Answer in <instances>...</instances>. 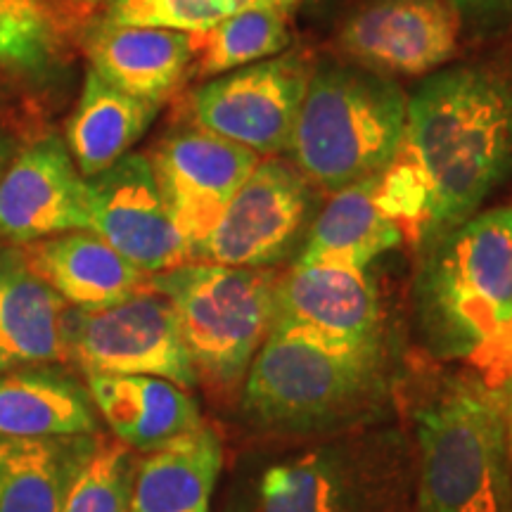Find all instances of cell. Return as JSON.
Masks as SVG:
<instances>
[{"instance_id":"6da1fadb","label":"cell","mask_w":512,"mask_h":512,"mask_svg":"<svg viewBox=\"0 0 512 512\" xmlns=\"http://www.w3.org/2000/svg\"><path fill=\"white\" fill-rule=\"evenodd\" d=\"M413 302L425 356L505 392L512 382V207L475 214L422 249Z\"/></svg>"},{"instance_id":"7a4b0ae2","label":"cell","mask_w":512,"mask_h":512,"mask_svg":"<svg viewBox=\"0 0 512 512\" xmlns=\"http://www.w3.org/2000/svg\"><path fill=\"white\" fill-rule=\"evenodd\" d=\"M396 399L415 451L411 512H512L503 389L425 356Z\"/></svg>"},{"instance_id":"3957f363","label":"cell","mask_w":512,"mask_h":512,"mask_svg":"<svg viewBox=\"0 0 512 512\" xmlns=\"http://www.w3.org/2000/svg\"><path fill=\"white\" fill-rule=\"evenodd\" d=\"M415 451L389 418L240 458L223 512H411Z\"/></svg>"},{"instance_id":"277c9868","label":"cell","mask_w":512,"mask_h":512,"mask_svg":"<svg viewBox=\"0 0 512 512\" xmlns=\"http://www.w3.org/2000/svg\"><path fill=\"white\" fill-rule=\"evenodd\" d=\"M401 373L387 335L339 342L273 328L242 384V415L271 437H318L389 418Z\"/></svg>"},{"instance_id":"5b68a950","label":"cell","mask_w":512,"mask_h":512,"mask_svg":"<svg viewBox=\"0 0 512 512\" xmlns=\"http://www.w3.org/2000/svg\"><path fill=\"white\" fill-rule=\"evenodd\" d=\"M406 143L432 190L422 249L479 214L512 176V72L494 62L430 74L408 98Z\"/></svg>"},{"instance_id":"8992f818","label":"cell","mask_w":512,"mask_h":512,"mask_svg":"<svg viewBox=\"0 0 512 512\" xmlns=\"http://www.w3.org/2000/svg\"><path fill=\"white\" fill-rule=\"evenodd\" d=\"M408 95L356 64L311 74L287 150L313 188L337 192L380 174L406 138Z\"/></svg>"},{"instance_id":"52a82bcc","label":"cell","mask_w":512,"mask_h":512,"mask_svg":"<svg viewBox=\"0 0 512 512\" xmlns=\"http://www.w3.org/2000/svg\"><path fill=\"white\" fill-rule=\"evenodd\" d=\"M275 268L183 264L150 275L174 306L197 380L233 389L245 380L273 328Z\"/></svg>"},{"instance_id":"ba28073f","label":"cell","mask_w":512,"mask_h":512,"mask_svg":"<svg viewBox=\"0 0 512 512\" xmlns=\"http://www.w3.org/2000/svg\"><path fill=\"white\" fill-rule=\"evenodd\" d=\"M316 192L297 166L259 159L221 221L192 249L190 264L273 268L302 247L313 221Z\"/></svg>"},{"instance_id":"9c48e42d","label":"cell","mask_w":512,"mask_h":512,"mask_svg":"<svg viewBox=\"0 0 512 512\" xmlns=\"http://www.w3.org/2000/svg\"><path fill=\"white\" fill-rule=\"evenodd\" d=\"M311 74L304 55H275L204 81L185 100V117L259 157H275L290 145Z\"/></svg>"},{"instance_id":"30bf717a","label":"cell","mask_w":512,"mask_h":512,"mask_svg":"<svg viewBox=\"0 0 512 512\" xmlns=\"http://www.w3.org/2000/svg\"><path fill=\"white\" fill-rule=\"evenodd\" d=\"M69 349L91 373L162 377L183 389L200 382L174 306L150 285L117 304L69 313Z\"/></svg>"},{"instance_id":"8fae6325","label":"cell","mask_w":512,"mask_h":512,"mask_svg":"<svg viewBox=\"0 0 512 512\" xmlns=\"http://www.w3.org/2000/svg\"><path fill=\"white\" fill-rule=\"evenodd\" d=\"M460 17L451 0H363L335 34L349 64L380 76H422L458 53Z\"/></svg>"},{"instance_id":"7c38bea8","label":"cell","mask_w":512,"mask_h":512,"mask_svg":"<svg viewBox=\"0 0 512 512\" xmlns=\"http://www.w3.org/2000/svg\"><path fill=\"white\" fill-rule=\"evenodd\" d=\"M147 157L166 209L190 245V261L192 249L216 228L261 159L247 147L192 124L166 133Z\"/></svg>"},{"instance_id":"4fadbf2b","label":"cell","mask_w":512,"mask_h":512,"mask_svg":"<svg viewBox=\"0 0 512 512\" xmlns=\"http://www.w3.org/2000/svg\"><path fill=\"white\" fill-rule=\"evenodd\" d=\"M91 230L147 275L190 264V245L176 228L150 157L128 152L86 178Z\"/></svg>"},{"instance_id":"5bb4252c","label":"cell","mask_w":512,"mask_h":512,"mask_svg":"<svg viewBox=\"0 0 512 512\" xmlns=\"http://www.w3.org/2000/svg\"><path fill=\"white\" fill-rule=\"evenodd\" d=\"M91 230L86 178L67 143L55 133L36 136L0 176V238L15 245Z\"/></svg>"},{"instance_id":"9a60e30c","label":"cell","mask_w":512,"mask_h":512,"mask_svg":"<svg viewBox=\"0 0 512 512\" xmlns=\"http://www.w3.org/2000/svg\"><path fill=\"white\" fill-rule=\"evenodd\" d=\"M273 328L311 330L339 342H368L384 335L377 287L366 268L294 261L290 271H280L275 280Z\"/></svg>"},{"instance_id":"2e32d148","label":"cell","mask_w":512,"mask_h":512,"mask_svg":"<svg viewBox=\"0 0 512 512\" xmlns=\"http://www.w3.org/2000/svg\"><path fill=\"white\" fill-rule=\"evenodd\" d=\"M93 19L67 0H0V74L29 93L57 88Z\"/></svg>"},{"instance_id":"e0dca14e","label":"cell","mask_w":512,"mask_h":512,"mask_svg":"<svg viewBox=\"0 0 512 512\" xmlns=\"http://www.w3.org/2000/svg\"><path fill=\"white\" fill-rule=\"evenodd\" d=\"M100 79L133 98L164 105L185 86L192 69V34L159 27H121L95 17L81 41Z\"/></svg>"},{"instance_id":"ac0fdd59","label":"cell","mask_w":512,"mask_h":512,"mask_svg":"<svg viewBox=\"0 0 512 512\" xmlns=\"http://www.w3.org/2000/svg\"><path fill=\"white\" fill-rule=\"evenodd\" d=\"M19 261L76 309L117 304L150 285V275L126 261L93 230L19 245Z\"/></svg>"},{"instance_id":"d6986e66","label":"cell","mask_w":512,"mask_h":512,"mask_svg":"<svg viewBox=\"0 0 512 512\" xmlns=\"http://www.w3.org/2000/svg\"><path fill=\"white\" fill-rule=\"evenodd\" d=\"M88 396L114 439L138 453H152L202 425L188 389L150 375H110L86 370Z\"/></svg>"},{"instance_id":"ffe728a7","label":"cell","mask_w":512,"mask_h":512,"mask_svg":"<svg viewBox=\"0 0 512 512\" xmlns=\"http://www.w3.org/2000/svg\"><path fill=\"white\" fill-rule=\"evenodd\" d=\"M69 313L17 252L0 256V373L72 361Z\"/></svg>"},{"instance_id":"44dd1931","label":"cell","mask_w":512,"mask_h":512,"mask_svg":"<svg viewBox=\"0 0 512 512\" xmlns=\"http://www.w3.org/2000/svg\"><path fill=\"white\" fill-rule=\"evenodd\" d=\"M223 470V441L214 425L145 453L131 484L128 512H211Z\"/></svg>"},{"instance_id":"7402d4cb","label":"cell","mask_w":512,"mask_h":512,"mask_svg":"<svg viewBox=\"0 0 512 512\" xmlns=\"http://www.w3.org/2000/svg\"><path fill=\"white\" fill-rule=\"evenodd\" d=\"M159 107L119 91L88 69L67 121V150L81 176H98L128 155L155 121Z\"/></svg>"},{"instance_id":"603a6c76","label":"cell","mask_w":512,"mask_h":512,"mask_svg":"<svg viewBox=\"0 0 512 512\" xmlns=\"http://www.w3.org/2000/svg\"><path fill=\"white\" fill-rule=\"evenodd\" d=\"M375 176L332 192L330 202L311 221L297 261H330L366 268L377 256L399 247L403 238L373 202Z\"/></svg>"},{"instance_id":"cb8c5ba5","label":"cell","mask_w":512,"mask_h":512,"mask_svg":"<svg viewBox=\"0 0 512 512\" xmlns=\"http://www.w3.org/2000/svg\"><path fill=\"white\" fill-rule=\"evenodd\" d=\"M91 396L53 373L0 377V437L72 439L95 432Z\"/></svg>"},{"instance_id":"d4e9b609","label":"cell","mask_w":512,"mask_h":512,"mask_svg":"<svg viewBox=\"0 0 512 512\" xmlns=\"http://www.w3.org/2000/svg\"><path fill=\"white\" fill-rule=\"evenodd\" d=\"M83 456L60 439L0 437V512H62Z\"/></svg>"},{"instance_id":"484cf974","label":"cell","mask_w":512,"mask_h":512,"mask_svg":"<svg viewBox=\"0 0 512 512\" xmlns=\"http://www.w3.org/2000/svg\"><path fill=\"white\" fill-rule=\"evenodd\" d=\"M290 12L275 8L245 10L221 24L192 34L190 79H214L249 64L271 60L292 43Z\"/></svg>"},{"instance_id":"4316f807","label":"cell","mask_w":512,"mask_h":512,"mask_svg":"<svg viewBox=\"0 0 512 512\" xmlns=\"http://www.w3.org/2000/svg\"><path fill=\"white\" fill-rule=\"evenodd\" d=\"M299 0H110L100 19L121 27H159L200 34L245 10L292 12Z\"/></svg>"},{"instance_id":"83f0119b","label":"cell","mask_w":512,"mask_h":512,"mask_svg":"<svg viewBox=\"0 0 512 512\" xmlns=\"http://www.w3.org/2000/svg\"><path fill=\"white\" fill-rule=\"evenodd\" d=\"M373 202L380 214L399 230L406 245L422 247L432 214V190L413 147L403 143L380 174H375Z\"/></svg>"},{"instance_id":"f1b7e54d","label":"cell","mask_w":512,"mask_h":512,"mask_svg":"<svg viewBox=\"0 0 512 512\" xmlns=\"http://www.w3.org/2000/svg\"><path fill=\"white\" fill-rule=\"evenodd\" d=\"M131 448L98 437L76 467L62 512H128L133 484Z\"/></svg>"},{"instance_id":"f546056e","label":"cell","mask_w":512,"mask_h":512,"mask_svg":"<svg viewBox=\"0 0 512 512\" xmlns=\"http://www.w3.org/2000/svg\"><path fill=\"white\" fill-rule=\"evenodd\" d=\"M463 29L477 38L503 34L512 27V0H451Z\"/></svg>"},{"instance_id":"4dcf8cb0","label":"cell","mask_w":512,"mask_h":512,"mask_svg":"<svg viewBox=\"0 0 512 512\" xmlns=\"http://www.w3.org/2000/svg\"><path fill=\"white\" fill-rule=\"evenodd\" d=\"M34 110L19 95V86L0 76V128H27L29 119H34Z\"/></svg>"},{"instance_id":"1f68e13d","label":"cell","mask_w":512,"mask_h":512,"mask_svg":"<svg viewBox=\"0 0 512 512\" xmlns=\"http://www.w3.org/2000/svg\"><path fill=\"white\" fill-rule=\"evenodd\" d=\"M12 157H15L12 155V140L8 133H5V128H0V176L5 174V169H8Z\"/></svg>"},{"instance_id":"d6a6232c","label":"cell","mask_w":512,"mask_h":512,"mask_svg":"<svg viewBox=\"0 0 512 512\" xmlns=\"http://www.w3.org/2000/svg\"><path fill=\"white\" fill-rule=\"evenodd\" d=\"M505 413H508V451H510V467H512V382L505 389Z\"/></svg>"},{"instance_id":"836d02e7","label":"cell","mask_w":512,"mask_h":512,"mask_svg":"<svg viewBox=\"0 0 512 512\" xmlns=\"http://www.w3.org/2000/svg\"><path fill=\"white\" fill-rule=\"evenodd\" d=\"M67 3H74V5H86V8H95V5L102 3V0H67Z\"/></svg>"}]
</instances>
